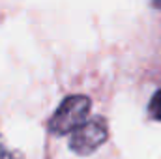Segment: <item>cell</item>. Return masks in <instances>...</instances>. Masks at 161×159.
<instances>
[{
  "label": "cell",
  "mask_w": 161,
  "mask_h": 159,
  "mask_svg": "<svg viewBox=\"0 0 161 159\" xmlns=\"http://www.w3.org/2000/svg\"><path fill=\"white\" fill-rule=\"evenodd\" d=\"M90 109H92V101L86 96H68L58 109L54 111V114L49 120V131L53 135H69L73 133L77 127H80L88 116H90Z\"/></svg>",
  "instance_id": "obj_1"
},
{
  "label": "cell",
  "mask_w": 161,
  "mask_h": 159,
  "mask_svg": "<svg viewBox=\"0 0 161 159\" xmlns=\"http://www.w3.org/2000/svg\"><path fill=\"white\" fill-rule=\"evenodd\" d=\"M107 137H109L107 120L103 116H92L71 133L69 148L79 156H88L96 152L107 140Z\"/></svg>",
  "instance_id": "obj_2"
},
{
  "label": "cell",
  "mask_w": 161,
  "mask_h": 159,
  "mask_svg": "<svg viewBox=\"0 0 161 159\" xmlns=\"http://www.w3.org/2000/svg\"><path fill=\"white\" fill-rule=\"evenodd\" d=\"M148 112H150L152 118H156V120H159L161 122V88L152 96L150 105H148Z\"/></svg>",
  "instance_id": "obj_3"
},
{
  "label": "cell",
  "mask_w": 161,
  "mask_h": 159,
  "mask_svg": "<svg viewBox=\"0 0 161 159\" xmlns=\"http://www.w3.org/2000/svg\"><path fill=\"white\" fill-rule=\"evenodd\" d=\"M0 159H21V156H13V152H9L6 146H4V140H2V137H0Z\"/></svg>",
  "instance_id": "obj_4"
},
{
  "label": "cell",
  "mask_w": 161,
  "mask_h": 159,
  "mask_svg": "<svg viewBox=\"0 0 161 159\" xmlns=\"http://www.w3.org/2000/svg\"><path fill=\"white\" fill-rule=\"evenodd\" d=\"M154 4H156L158 8H161V0H154Z\"/></svg>",
  "instance_id": "obj_5"
}]
</instances>
